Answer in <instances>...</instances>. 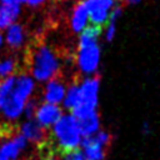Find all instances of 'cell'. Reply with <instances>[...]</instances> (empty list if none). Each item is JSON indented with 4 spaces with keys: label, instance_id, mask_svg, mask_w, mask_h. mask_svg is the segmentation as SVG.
<instances>
[{
    "label": "cell",
    "instance_id": "6da1fadb",
    "mask_svg": "<svg viewBox=\"0 0 160 160\" xmlns=\"http://www.w3.org/2000/svg\"><path fill=\"white\" fill-rule=\"evenodd\" d=\"M24 70L38 81H49L61 74L58 54L41 36H36L26 46Z\"/></svg>",
    "mask_w": 160,
    "mask_h": 160
},
{
    "label": "cell",
    "instance_id": "7a4b0ae2",
    "mask_svg": "<svg viewBox=\"0 0 160 160\" xmlns=\"http://www.w3.org/2000/svg\"><path fill=\"white\" fill-rule=\"evenodd\" d=\"M34 90V81L25 70H20L15 75V82L11 92L8 95L2 105L0 106V112L4 118L14 120L22 112L26 101L30 99Z\"/></svg>",
    "mask_w": 160,
    "mask_h": 160
},
{
    "label": "cell",
    "instance_id": "3957f363",
    "mask_svg": "<svg viewBox=\"0 0 160 160\" xmlns=\"http://www.w3.org/2000/svg\"><path fill=\"white\" fill-rule=\"evenodd\" d=\"M51 138L54 146L60 155L78 149L81 141V132L78 119H75L72 115H62L54 124Z\"/></svg>",
    "mask_w": 160,
    "mask_h": 160
},
{
    "label": "cell",
    "instance_id": "277c9868",
    "mask_svg": "<svg viewBox=\"0 0 160 160\" xmlns=\"http://www.w3.org/2000/svg\"><path fill=\"white\" fill-rule=\"evenodd\" d=\"M100 86V75H94L84 80L80 85V98L78 105L71 110V115L81 120L98 111V94Z\"/></svg>",
    "mask_w": 160,
    "mask_h": 160
},
{
    "label": "cell",
    "instance_id": "5b68a950",
    "mask_svg": "<svg viewBox=\"0 0 160 160\" xmlns=\"http://www.w3.org/2000/svg\"><path fill=\"white\" fill-rule=\"evenodd\" d=\"M96 41L98 40H90L79 36L76 64L80 71L84 74H91L98 70L100 61V48Z\"/></svg>",
    "mask_w": 160,
    "mask_h": 160
},
{
    "label": "cell",
    "instance_id": "8992f818",
    "mask_svg": "<svg viewBox=\"0 0 160 160\" xmlns=\"http://www.w3.org/2000/svg\"><path fill=\"white\" fill-rule=\"evenodd\" d=\"M111 142L112 135L105 130H98L91 136L84 138L82 146L85 160H104Z\"/></svg>",
    "mask_w": 160,
    "mask_h": 160
},
{
    "label": "cell",
    "instance_id": "52a82bcc",
    "mask_svg": "<svg viewBox=\"0 0 160 160\" xmlns=\"http://www.w3.org/2000/svg\"><path fill=\"white\" fill-rule=\"evenodd\" d=\"M20 132L25 136L28 141L35 144L36 148L44 146L52 140L49 129L41 126L38 121L34 120H28L26 122H24L20 128Z\"/></svg>",
    "mask_w": 160,
    "mask_h": 160
},
{
    "label": "cell",
    "instance_id": "ba28073f",
    "mask_svg": "<svg viewBox=\"0 0 160 160\" xmlns=\"http://www.w3.org/2000/svg\"><path fill=\"white\" fill-rule=\"evenodd\" d=\"M115 2L116 0H85L92 25L102 26V24L108 22L110 9L115 6Z\"/></svg>",
    "mask_w": 160,
    "mask_h": 160
},
{
    "label": "cell",
    "instance_id": "9c48e42d",
    "mask_svg": "<svg viewBox=\"0 0 160 160\" xmlns=\"http://www.w3.org/2000/svg\"><path fill=\"white\" fill-rule=\"evenodd\" d=\"M61 116H62L61 108L58 106L56 104H50L46 101L40 104L35 112V118L38 122L46 129H49L52 124H55Z\"/></svg>",
    "mask_w": 160,
    "mask_h": 160
},
{
    "label": "cell",
    "instance_id": "30bf717a",
    "mask_svg": "<svg viewBox=\"0 0 160 160\" xmlns=\"http://www.w3.org/2000/svg\"><path fill=\"white\" fill-rule=\"evenodd\" d=\"M65 96V79L62 74H59L58 76L49 80V82L45 86L44 91V99L46 102L50 104H59Z\"/></svg>",
    "mask_w": 160,
    "mask_h": 160
},
{
    "label": "cell",
    "instance_id": "8fae6325",
    "mask_svg": "<svg viewBox=\"0 0 160 160\" xmlns=\"http://www.w3.org/2000/svg\"><path fill=\"white\" fill-rule=\"evenodd\" d=\"M89 12L85 4V0H78L75 5L72 6L71 14H70V29L72 32H81L84 30V26L88 21Z\"/></svg>",
    "mask_w": 160,
    "mask_h": 160
},
{
    "label": "cell",
    "instance_id": "7c38bea8",
    "mask_svg": "<svg viewBox=\"0 0 160 160\" xmlns=\"http://www.w3.org/2000/svg\"><path fill=\"white\" fill-rule=\"evenodd\" d=\"M25 26L20 22H14L8 28L6 44L11 50H19L25 41Z\"/></svg>",
    "mask_w": 160,
    "mask_h": 160
},
{
    "label": "cell",
    "instance_id": "4fadbf2b",
    "mask_svg": "<svg viewBox=\"0 0 160 160\" xmlns=\"http://www.w3.org/2000/svg\"><path fill=\"white\" fill-rule=\"evenodd\" d=\"M78 121H79L81 136H84V138L91 136L98 130H100V116H99L98 111H95L91 115H89L81 120H78Z\"/></svg>",
    "mask_w": 160,
    "mask_h": 160
},
{
    "label": "cell",
    "instance_id": "5bb4252c",
    "mask_svg": "<svg viewBox=\"0 0 160 160\" xmlns=\"http://www.w3.org/2000/svg\"><path fill=\"white\" fill-rule=\"evenodd\" d=\"M20 14V5L0 4V30L9 28L14 24Z\"/></svg>",
    "mask_w": 160,
    "mask_h": 160
},
{
    "label": "cell",
    "instance_id": "9a60e30c",
    "mask_svg": "<svg viewBox=\"0 0 160 160\" xmlns=\"http://www.w3.org/2000/svg\"><path fill=\"white\" fill-rule=\"evenodd\" d=\"M80 85H81V81H79V76L75 75L66 91V96L64 99V106L66 109L72 110L78 105L79 98H80Z\"/></svg>",
    "mask_w": 160,
    "mask_h": 160
},
{
    "label": "cell",
    "instance_id": "2e32d148",
    "mask_svg": "<svg viewBox=\"0 0 160 160\" xmlns=\"http://www.w3.org/2000/svg\"><path fill=\"white\" fill-rule=\"evenodd\" d=\"M18 70V59L15 56H8L0 60V80L15 75Z\"/></svg>",
    "mask_w": 160,
    "mask_h": 160
},
{
    "label": "cell",
    "instance_id": "e0dca14e",
    "mask_svg": "<svg viewBox=\"0 0 160 160\" xmlns=\"http://www.w3.org/2000/svg\"><path fill=\"white\" fill-rule=\"evenodd\" d=\"M38 100L35 99V98H31V99H29L28 101H26V104H25V108H24V110H25V116L29 119V120H32V118L35 116V112H36V110H38Z\"/></svg>",
    "mask_w": 160,
    "mask_h": 160
},
{
    "label": "cell",
    "instance_id": "ac0fdd59",
    "mask_svg": "<svg viewBox=\"0 0 160 160\" xmlns=\"http://www.w3.org/2000/svg\"><path fill=\"white\" fill-rule=\"evenodd\" d=\"M61 156H62V160H85V156L80 149H74L71 151L65 152Z\"/></svg>",
    "mask_w": 160,
    "mask_h": 160
},
{
    "label": "cell",
    "instance_id": "d6986e66",
    "mask_svg": "<svg viewBox=\"0 0 160 160\" xmlns=\"http://www.w3.org/2000/svg\"><path fill=\"white\" fill-rule=\"evenodd\" d=\"M115 31H116V22H108L106 25V41H112L114 36H115Z\"/></svg>",
    "mask_w": 160,
    "mask_h": 160
},
{
    "label": "cell",
    "instance_id": "ffe728a7",
    "mask_svg": "<svg viewBox=\"0 0 160 160\" xmlns=\"http://www.w3.org/2000/svg\"><path fill=\"white\" fill-rule=\"evenodd\" d=\"M24 2H25L26 5H29L30 8H38V6H40L41 4H44L45 0H24Z\"/></svg>",
    "mask_w": 160,
    "mask_h": 160
},
{
    "label": "cell",
    "instance_id": "44dd1931",
    "mask_svg": "<svg viewBox=\"0 0 160 160\" xmlns=\"http://www.w3.org/2000/svg\"><path fill=\"white\" fill-rule=\"evenodd\" d=\"M24 0H0V4L5 5H21Z\"/></svg>",
    "mask_w": 160,
    "mask_h": 160
},
{
    "label": "cell",
    "instance_id": "7402d4cb",
    "mask_svg": "<svg viewBox=\"0 0 160 160\" xmlns=\"http://www.w3.org/2000/svg\"><path fill=\"white\" fill-rule=\"evenodd\" d=\"M124 5H132V4H138L140 0H122Z\"/></svg>",
    "mask_w": 160,
    "mask_h": 160
},
{
    "label": "cell",
    "instance_id": "603a6c76",
    "mask_svg": "<svg viewBox=\"0 0 160 160\" xmlns=\"http://www.w3.org/2000/svg\"><path fill=\"white\" fill-rule=\"evenodd\" d=\"M24 160H35V159H34V156H30V158H28V159H24Z\"/></svg>",
    "mask_w": 160,
    "mask_h": 160
}]
</instances>
